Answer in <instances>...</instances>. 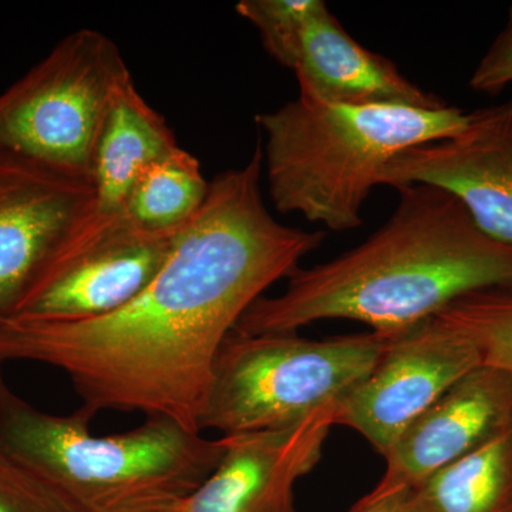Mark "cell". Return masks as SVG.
<instances>
[{
  "mask_svg": "<svg viewBox=\"0 0 512 512\" xmlns=\"http://www.w3.org/2000/svg\"><path fill=\"white\" fill-rule=\"evenodd\" d=\"M264 151L218 174L163 268L133 301L84 320H0V363L69 376L83 406L167 417L200 431L222 342L269 286L301 268L323 231L275 220L261 191Z\"/></svg>",
  "mask_w": 512,
  "mask_h": 512,
  "instance_id": "cell-1",
  "label": "cell"
},
{
  "mask_svg": "<svg viewBox=\"0 0 512 512\" xmlns=\"http://www.w3.org/2000/svg\"><path fill=\"white\" fill-rule=\"evenodd\" d=\"M390 220L359 247L289 276L279 296H261L234 330L296 332L349 319L399 333L485 289L512 288V245L485 235L463 202L439 187L397 188Z\"/></svg>",
  "mask_w": 512,
  "mask_h": 512,
  "instance_id": "cell-2",
  "label": "cell"
},
{
  "mask_svg": "<svg viewBox=\"0 0 512 512\" xmlns=\"http://www.w3.org/2000/svg\"><path fill=\"white\" fill-rule=\"evenodd\" d=\"M2 365V363H0ZM97 413L42 412L0 372V448L42 477L77 512H171L220 466L224 443L167 417L94 436Z\"/></svg>",
  "mask_w": 512,
  "mask_h": 512,
  "instance_id": "cell-3",
  "label": "cell"
},
{
  "mask_svg": "<svg viewBox=\"0 0 512 512\" xmlns=\"http://www.w3.org/2000/svg\"><path fill=\"white\" fill-rule=\"evenodd\" d=\"M470 113L454 106H342L298 99L258 114L264 131L269 197L281 214L302 215L330 231L363 224L370 192L393 158L453 137Z\"/></svg>",
  "mask_w": 512,
  "mask_h": 512,
  "instance_id": "cell-4",
  "label": "cell"
},
{
  "mask_svg": "<svg viewBox=\"0 0 512 512\" xmlns=\"http://www.w3.org/2000/svg\"><path fill=\"white\" fill-rule=\"evenodd\" d=\"M393 333L308 339L232 330L215 356L200 431L282 429L333 409L375 367Z\"/></svg>",
  "mask_w": 512,
  "mask_h": 512,
  "instance_id": "cell-5",
  "label": "cell"
},
{
  "mask_svg": "<svg viewBox=\"0 0 512 512\" xmlns=\"http://www.w3.org/2000/svg\"><path fill=\"white\" fill-rule=\"evenodd\" d=\"M131 77L109 36L79 29L0 94V156L90 183L97 138Z\"/></svg>",
  "mask_w": 512,
  "mask_h": 512,
  "instance_id": "cell-6",
  "label": "cell"
},
{
  "mask_svg": "<svg viewBox=\"0 0 512 512\" xmlns=\"http://www.w3.org/2000/svg\"><path fill=\"white\" fill-rule=\"evenodd\" d=\"M481 365L473 340L433 316L393 333L372 372L336 406L333 423L359 431L384 457L414 420Z\"/></svg>",
  "mask_w": 512,
  "mask_h": 512,
  "instance_id": "cell-7",
  "label": "cell"
},
{
  "mask_svg": "<svg viewBox=\"0 0 512 512\" xmlns=\"http://www.w3.org/2000/svg\"><path fill=\"white\" fill-rule=\"evenodd\" d=\"M175 235L148 234L126 215L107 221L86 218L15 316L84 320L123 308L163 268Z\"/></svg>",
  "mask_w": 512,
  "mask_h": 512,
  "instance_id": "cell-8",
  "label": "cell"
},
{
  "mask_svg": "<svg viewBox=\"0 0 512 512\" xmlns=\"http://www.w3.org/2000/svg\"><path fill=\"white\" fill-rule=\"evenodd\" d=\"M410 184L450 192L485 235L512 245V100L473 111L456 136L393 158L382 185Z\"/></svg>",
  "mask_w": 512,
  "mask_h": 512,
  "instance_id": "cell-9",
  "label": "cell"
},
{
  "mask_svg": "<svg viewBox=\"0 0 512 512\" xmlns=\"http://www.w3.org/2000/svg\"><path fill=\"white\" fill-rule=\"evenodd\" d=\"M92 205L90 183L0 156V320L18 313Z\"/></svg>",
  "mask_w": 512,
  "mask_h": 512,
  "instance_id": "cell-10",
  "label": "cell"
},
{
  "mask_svg": "<svg viewBox=\"0 0 512 512\" xmlns=\"http://www.w3.org/2000/svg\"><path fill=\"white\" fill-rule=\"evenodd\" d=\"M333 409L282 429L222 436L220 466L174 512H298L295 484L322 458Z\"/></svg>",
  "mask_w": 512,
  "mask_h": 512,
  "instance_id": "cell-11",
  "label": "cell"
},
{
  "mask_svg": "<svg viewBox=\"0 0 512 512\" xmlns=\"http://www.w3.org/2000/svg\"><path fill=\"white\" fill-rule=\"evenodd\" d=\"M511 429V373L478 366L407 427L384 456L382 481L416 487Z\"/></svg>",
  "mask_w": 512,
  "mask_h": 512,
  "instance_id": "cell-12",
  "label": "cell"
},
{
  "mask_svg": "<svg viewBox=\"0 0 512 512\" xmlns=\"http://www.w3.org/2000/svg\"><path fill=\"white\" fill-rule=\"evenodd\" d=\"M293 72L299 96L342 106H446L436 94L410 82L386 57L357 43L325 2H320L303 29Z\"/></svg>",
  "mask_w": 512,
  "mask_h": 512,
  "instance_id": "cell-13",
  "label": "cell"
},
{
  "mask_svg": "<svg viewBox=\"0 0 512 512\" xmlns=\"http://www.w3.org/2000/svg\"><path fill=\"white\" fill-rule=\"evenodd\" d=\"M180 147L167 120L138 93L133 79L120 87L101 127L92 161L90 220L124 217L128 198L148 165Z\"/></svg>",
  "mask_w": 512,
  "mask_h": 512,
  "instance_id": "cell-14",
  "label": "cell"
},
{
  "mask_svg": "<svg viewBox=\"0 0 512 512\" xmlns=\"http://www.w3.org/2000/svg\"><path fill=\"white\" fill-rule=\"evenodd\" d=\"M420 512H512V429L413 487Z\"/></svg>",
  "mask_w": 512,
  "mask_h": 512,
  "instance_id": "cell-15",
  "label": "cell"
},
{
  "mask_svg": "<svg viewBox=\"0 0 512 512\" xmlns=\"http://www.w3.org/2000/svg\"><path fill=\"white\" fill-rule=\"evenodd\" d=\"M208 192L200 161L177 147L140 175L124 215L148 234L175 235L200 212Z\"/></svg>",
  "mask_w": 512,
  "mask_h": 512,
  "instance_id": "cell-16",
  "label": "cell"
},
{
  "mask_svg": "<svg viewBox=\"0 0 512 512\" xmlns=\"http://www.w3.org/2000/svg\"><path fill=\"white\" fill-rule=\"evenodd\" d=\"M436 316L473 340L483 365L512 375V288L470 293Z\"/></svg>",
  "mask_w": 512,
  "mask_h": 512,
  "instance_id": "cell-17",
  "label": "cell"
},
{
  "mask_svg": "<svg viewBox=\"0 0 512 512\" xmlns=\"http://www.w3.org/2000/svg\"><path fill=\"white\" fill-rule=\"evenodd\" d=\"M320 2L322 0H241L235 10L254 26L268 55L293 72L303 29Z\"/></svg>",
  "mask_w": 512,
  "mask_h": 512,
  "instance_id": "cell-18",
  "label": "cell"
},
{
  "mask_svg": "<svg viewBox=\"0 0 512 512\" xmlns=\"http://www.w3.org/2000/svg\"><path fill=\"white\" fill-rule=\"evenodd\" d=\"M0 512H77L42 477L0 448Z\"/></svg>",
  "mask_w": 512,
  "mask_h": 512,
  "instance_id": "cell-19",
  "label": "cell"
},
{
  "mask_svg": "<svg viewBox=\"0 0 512 512\" xmlns=\"http://www.w3.org/2000/svg\"><path fill=\"white\" fill-rule=\"evenodd\" d=\"M512 83V6L500 35L478 63L470 79L474 92L498 94Z\"/></svg>",
  "mask_w": 512,
  "mask_h": 512,
  "instance_id": "cell-20",
  "label": "cell"
},
{
  "mask_svg": "<svg viewBox=\"0 0 512 512\" xmlns=\"http://www.w3.org/2000/svg\"><path fill=\"white\" fill-rule=\"evenodd\" d=\"M349 512H420L414 503L413 488L402 484L380 483L357 501Z\"/></svg>",
  "mask_w": 512,
  "mask_h": 512,
  "instance_id": "cell-21",
  "label": "cell"
},
{
  "mask_svg": "<svg viewBox=\"0 0 512 512\" xmlns=\"http://www.w3.org/2000/svg\"><path fill=\"white\" fill-rule=\"evenodd\" d=\"M171 512H174V511H171Z\"/></svg>",
  "mask_w": 512,
  "mask_h": 512,
  "instance_id": "cell-22",
  "label": "cell"
}]
</instances>
